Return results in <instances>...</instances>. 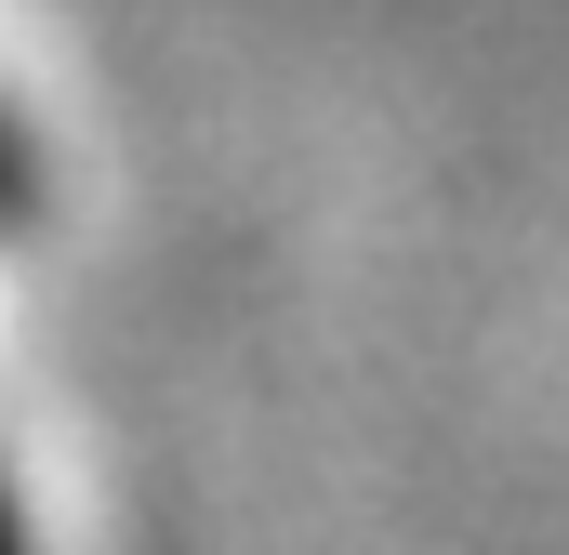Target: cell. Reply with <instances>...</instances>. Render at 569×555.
Segmentation results:
<instances>
[{
  "label": "cell",
  "mask_w": 569,
  "mask_h": 555,
  "mask_svg": "<svg viewBox=\"0 0 569 555\" xmlns=\"http://www.w3.org/2000/svg\"><path fill=\"white\" fill-rule=\"evenodd\" d=\"M27 212V145H13V120H0V225Z\"/></svg>",
  "instance_id": "obj_1"
},
{
  "label": "cell",
  "mask_w": 569,
  "mask_h": 555,
  "mask_svg": "<svg viewBox=\"0 0 569 555\" xmlns=\"http://www.w3.org/2000/svg\"><path fill=\"white\" fill-rule=\"evenodd\" d=\"M0 555H27V529H13V490H0Z\"/></svg>",
  "instance_id": "obj_2"
}]
</instances>
